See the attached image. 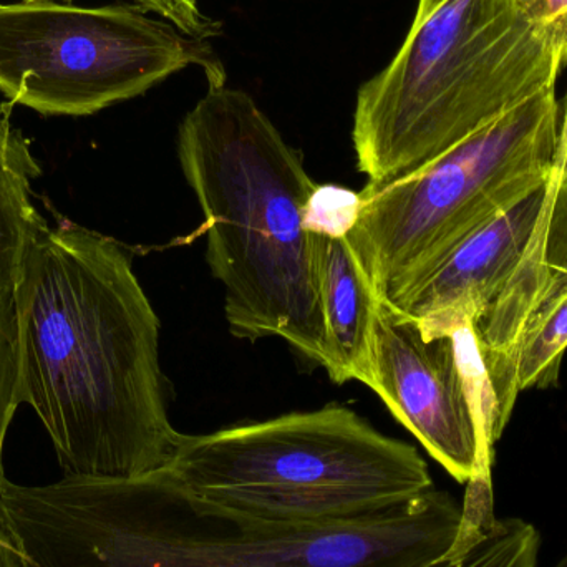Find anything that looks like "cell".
Listing matches in <instances>:
<instances>
[{
    "label": "cell",
    "instance_id": "6da1fadb",
    "mask_svg": "<svg viewBox=\"0 0 567 567\" xmlns=\"http://www.w3.org/2000/svg\"><path fill=\"white\" fill-rule=\"evenodd\" d=\"M19 400L35 412L66 475L132 478L166 468L172 425L159 319L109 236L43 223L13 289Z\"/></svg>",
    "mask_w": 567,
    "mask_h": 567
},
{
    "label": "cell",
    "instance_id": "52a82bcc",
    "mask_svg": "<svg viewBox=\"0 0 567 567\" xmlns=\"http://www.w3.org/2000/svg\"><path fill=\"white\" fill-rule=\"evenodd\" d=\"M188 66L226 83L208 40L138 3H0V93L40 115L89 116L143 95Z\"/></svg>",
    "mask_w": 567,
    "mask_h": 567
},
{
    "label": "cell",
    "instance_id": "d6986e66",
    "mask_svg": "<svg viewBox=\"0 0 567 567\" xmlns=\"http://www.w3.org/2000/svg\"><path fill=\"white\" fill-rule=\"evenodd\" d=\"M559 173L567 182V125L561 126V152H559Z\"/></svg>",
    "mask_w": 567,
    "mask_h": 567
},
{
    "label": "cell",
    "instance_id": "8992f818",
    "mask_svg": "<svg viewBox=\"0 0 567 567\" xmlns=\"http://www.w3.org/2000/svg\"><path fill=\"white\" fill-rule=\"evenodd\" d=\"M561 116L556 89L546 90L423 168L359 193L346 239L382 302L395 303L465 239L551 178Z\"/></svg>",
    "mask_w": 567,
    "mask_h": 567
},
{
    "label": "cell",
    "instance_id": "4fadbf2b",
    "mask_svg": "<svg viewBox=\"0 0 567 567\" xmlns=\"http://www.w3.org/2000/svg\"><path fill=\"white\" fill-rule=\"evenodd\" d=\"M542 538L525 519H496L488 533L466 551H450L425 567H536Z\"/></svg>",
    "mask_w": 567,
    "mask_h": 567
},
{
    "label": "cell",
    "instance_id": "7c38bea8",
    "mask_svg": "<svg viewBox=\"0 0 567 567\" xmlns=\"http://www.w3.org/2000/svg\"><path fill=\"white\" fill-rule=\"evenodd\" d=\"M12 109L0 105V292L16 289L30 241L45 223L32 203L39 162L30 140L13 126Z\"/></svg>",
    "mask_w": 567,
    "mask_h": 567
},
{
    "label": "cell",
    "instance_id": "30bf717a",
    "mask_svg": "<svg viewBox=\"0 0 567 567\" xmlns=\"http://www.w3.org/2000/svg\"><path fill=\"white\" fill-rule=\"evenodd\" d=\"M549 185L551 178L465 239L392 307L415 319L426 337L475 326L518 268L548 203Z\"/></svg>",
    "mask_w": 567,
    "mask_h": 567
},
{
    "label": "cell",
    "instance_id": "ba28073f",
    "mask_svg": "<svg viewBox=\"0 0 567 567\" xmlns=\"http://www.w3.org/2000/svg\"><path fill=\"white\" fill-rule=\"evenodd\" d=\"M367 386L452 478L468 485L462 532L495 525L493 403L472 327L426 337L419 322L379 303Z\"/></svg>",
    "mask_w": 567,
    "mask_h": 567
},
{
    "label": "cell",
    "instance_id": "44dd1931",
    "mask_svg": "<svg viewBox=\"0 0 567 567\" xmlns=\"http://www.w3.org/2000/svg\"><path fill=\"white\" fill-rule=\"evenodd\" d=\"M555 567H567V553L563 556L561 561H559Z\"/></svg>",
    "mask_w": 567,
    "mask_h": 567
},
{
    "label": "cell",
    "instance_id": "ffe728a7",
    "mask_svg": "<svg viewBox=\"0 0 567 567\" xmlns=\"http://www.w3.org/2000/svg\"><path fill=\"white\" fill-rule=\"evenodd\" d=\"M566 125H567V99H566L565 113H563V116H561V126H566Z\"/></svg>",
    "mask_w": 567,
    "mask_h": 567
},
{
    "label": "cell",
    "instance_id": "277c9868",
    "mask_svg": "<svg viewBox=\"0 0 567 567\" xmlns=\"http://www.w3.org/2000/svg\"><path fill=\"white\" fill-rule=\"evenodd\" d=\"M567 37L513 0H419L395 59L360 86L352 140L365 188L429 165L509 110L556 89Z\"/></svg>",
    "mask_w": 567,
    "mask_h": 567
},
{
    "label": "cell",
    "instance_id": "5bb4252c",
    "mask_svg": "<svg viewBox=\"0 0 567 567\" xmlns=\"http://www.w3.org/2000/svg\"><path fill=\"white\" fill-rule=\"evenodd\" d=\"M19 329L13 290L0 292V486L6 482L3 445L19 409Z\"/></svg>",
    "mask_w": 567,
    "mask_h": 567
},
{
    "label": "cell",
    "instance_id": "3957f363",
    "mask_svg": "<svg viewBox=\"0 0 567 567\" xmlns=\"http://www.w3.org/2000/svg\"><path fill=\"white\" fill-rule=\"evenodd\" d=\"M178 159L203 212L229 330L279 337L333 375L306 212L317 185L249 93L209 85L179 123Z\"/></svg>",
    "mask_w": 567,
    "mask_h": 567
},
{
    "label": "cell",
    "instance_id": "ac0fdd59",
    "mask_svg": "<svg viewBox=\"0 0 567 567\" xmlns=\"http://www.w3.org/2000/svg\"><path fill=\"white\" fill-rule=\"evenodd\" d=\"M0 567H29L16 543L2 528H0Z\"/></svg>",
    "mask_w": 567,
    "mask_h": 567
},
{
    "label": "cell",
    "instance_id": "2e32d148",
    "mask_svg": "<svg viewBox=\"0 0 567 567\" xmlns=\"http://www.w3.org/2000/svg\"><path fill=\"white\" fill-rule=\"evenodd\" d=\"M39 2V0H23ZM65 3L72 0H63ZM148 12L158 13L193 39L209 40L221 33V23L203 12L198 0H133Z\"/></svg>",
    "mask_w": 567,
    "mask_h": 567
},
{
    "label": "cell",
    "instance_id": "7a4b0ae2",
    "mask_svg": "<svg viewBox=\"0 0 567 567\" xmlns=\"http://www.w3.org/2000/svg\"><path fill=\"white\" fill-rule=\"evenodd\" d=\"M0 528L29 567H425L452 551L462 506L433 488L370 518L278 525L198 498L166 466L40 486L7 478Z\"/></svg>",
    "mask_w": 567,
    "mask_h": 567
},
{
    "label": "cell",
    "instance_id": "5b68a950",
    "mask_svg": "<svg viewBox=\"0 0 567 567\" xmlns=\"http://www.w3.org/2000/svg\"><path fill=\"white\" fill-rule=\"evenodd\" d=\"M168 470L212 505L290 526L370 518L435 488L415 446L337 403L183 435Z\"/></svg>",
    "mask_w": 567,
    "mask_h": 567
},
{
    "label": "cell",
    "instance_id": "9c48e42d",
    "mask_svg": "<svg viewBox=\"0 0 567 567\" xmlns=\"http://www.w3.org/2000/svg\"><path fill=\"white\" fill-rule=\"evenodd\" d=\"M472 329L498 442L519 393L558 385L567 350V182L559 163L518 268Z\"/></svg>",
    "mask_w": 567,
    "mask_h": 567
},
{
    "label": "cell",
    "instance_id": "9a60e30c",
    "mask_svg": "<svg viewBox=\"0 0 567 567\" xmlns=\"http://www.w3.org/2000/svg\"><path fill=\"white\" fill-rule=\"evenodd\" d=\"M360 196L340 186H319L310 196L306 212V229L313 235L346 238L355 225Z\"/></svg>",
    "mask_w": 567,
    "mask_h": 567
},
{
    "label": "cell",
    "instance_id": "e0dca14e",
    "mask_svg": "<svg viewBox=\"0 0 567 567\" xmlns=\"http://www.w3.org/2000/svg\"><path fill=\"white\" fill-rule=\"evenodd\" d=\"M519 12L536 25L555 29L567 37V0H513Z\"/></svg>",
    "mask_w": 567,
    "mask_h": 567
},
{
    "label": "cell",
    "instance_id": "8fae6325",
    "mask_svg": "<svg viewBox=\"0 0 567 567\" xmlns=\"http://www.w3.org/2000/svg\"><path fill=\"white\" fill-rule=\"evenodd\" d=\"M320 303L336 370L333 383H365L372 365L380 299L346 238L313 235Z\"/></svg>",
    "mask_w": 567,
    "mask_h": 567
}]
</instances>
